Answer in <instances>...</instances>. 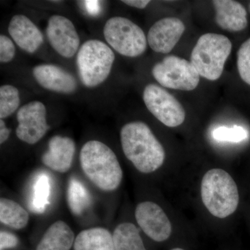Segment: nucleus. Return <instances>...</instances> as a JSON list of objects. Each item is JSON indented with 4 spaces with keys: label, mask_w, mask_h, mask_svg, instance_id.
<instances>
[{
    "label": "nucleus",
    "mask_w": 250,
    "mask_h": 250,
    "mask_svg": "<svg viewBox=\"0 0 250 250\" xmlns=\"http://www.w3.org/2000/svg\"><path fill=\"white\" fill-rule=\"evenodd\" d=\"M103 32L108 45L125 57H139L147 48V40L144 31L127 18H110L105 24Z\"/></svg>",
    "instance_id": "nucleus-6"
},
{
    "label": "nucleus",
    "mask_w": 250,
    "mask_h": 250,
    "mask_svg": "<svg viewBox=\"0 0 250 250\" xmlns=\"http://www.w3.org/2000/svg\"></svg>",
    "instance_id": "nucleus-32"
},
{
    "label": "nucleus",
    "mask_w": 250,
    "mask_h": 250,
    "mask_svg": "<svg viewBox=\"0 0 250 250\" xmlns=\"http://www.w3.org/2000/svg\"><path fill=\"white\" fill-rule=\"evenodd\" d=\"M51 181L48 174L39 172L34 178L31 188L29 208L36 213H42L49 205Z\"/></svg>",
    "instance_id": "nucleus-20"
},
{
    "label": "nucleus",
    "mask_w": 250,
    "mask_h": 250,
    "mask_svg": "<svg viewBox=\"0 0 250 250\" xmlns=\"http://www.w3.org/2000/svg\"><path fill=\"white\" fill-rule=\"evenodd\" d=\"M170 250H185L182 249V248H173V249H172Z\"/></svg>",
    "instance_id": "nucleus-31"
},
{
    "label": "nucleus",
    "mask_w": 250,
    "mask_h": 250,
    "mask_svg": "<svg viewBox=\"0 0 250 250\" xmlns=\"http://www.w3.org/2000/svg\"><path fill=\"white\" fill-rule=\"evenodd\" d=\"M143 98L149 112L166 126L177 127L185 121L186 112L182 104L162 87L147 85Z\"/></svg>",
    "instance_id": "nucleus-8"
},
{
    "label": "nucleus",
    "mask_w": 250,
    "mask_h": 250,
    "mask_svg": "<svg viewBox=\"0 0 250 250\" xmlns=\"http://www.w3.org/2000/svg\"><path fill=\"white\" fill-rule=\"evenodd\" d=\"M18 239L17 237L11 233L1 231L0 233V248L1 250L13 248L17 246Z\"/></svg>",
    "instance_id": "nucleus-27"
},
{
    "label": "nucleus",
    "mask_w": 250,
    "mask_h": 250,
    "mask_svg": "<svg viewBox=\"0 0 250 250\" xmlns=\"http://www.w3.org/2000/svg\"><path fill=\"white\" fill-rule=\"evenodd\" d=\"M121 141L125 156L139 172L152 173L164 164L165 149L146 123L136 121L124 125Z\"/></svg>",
    "instance_id": "nucleus-1"
},
{
    "label": "nucleus",
    "mask_w": 250,
    "mask_h": 250,
    "mask_svg": "<svg viewBox=\"0 0 250 250\" xmlns=\"http://www.w3.org/2000/svg\"><path fill=\"white\" fill-rule=\"evenodd\" d=\"M84 2L85 9L92 16H95L98 14L100 11V1H85Z\"/></svg>",
    "instance_id": "nucleus-28"
},
{
    "label": "nucleus",
    "mask_w": 250,
    "mask_h": 250,
    "mask_svg": "<svg viewBox=\"0 0 250 250\" xmlns=\"http://www.w3.org/2000/svg\"><path fill=\"white\" fill-rule=\"evenodd\" d=\"M213 139L222 142L239 143L248 137L246 129L240 126H219L213 131Z\"/></svg>",
    "instance_id": "nucleus-24"
},
{
    "label": "nucleus",
    "mask_w": 250,
    "mask_h": 250,
    "mask_svg": "<svg viewBox=\"0 0 250 250\" xmlns=\"http://www.w3.org/2000/svg\"><path fill=\"white\" fill-rule=\"evenodd\" d=\"M33 75L36 82L45 89L56 93L70 94L77 88L75 77L57 65L42 64L33 70Z\"/></svg>",
    "instance_id": "nucleus-13"
},
{
    "label": "nucleus",
    "mask_w": 250,
    "mask_h": 250,
    "mask_svg": "<svg viewBox=\"0 0 250 250\" xmlns=\"http://www.w3.org/2000/svg\"><path fill=\"white\" fill-rule=\"evenodd\" d=\"M122 1L128 6L140 9H145L150 3L149 0H125Z\"/></svg>",
    "instance_id": "nucleus-29"
},
{
    "label": "nucleus",
    "mask_w": 250,
    "mask_h": 250,
    "mask_svg": "<svg viewBox=\"0 0 250 250\" xmlns=\"http://www.w3.org/2000/svg\"><path fill=\"white\" fill-rule=\"evenodd\" d=\"M16 47L13 41L5 35L0 36V62H9L15 57Z\"/></svg>",
    "instance_id": "nucleus-26"
},
{
    "label": "nucleus",
    "mask_w": 250,
    "mask_h": 250,
    "mask_svg": "<svg viewBox=\"0 0 250 250\" xmlns=\"http://www.w3.org/2000/svg\"><path fill=\"white\" fill-rule=\"evenodd\" d=\"M231 49L232 43L227 36L208 33L197 41L190 55V62L200 76L216 81L223 74Z\"/></svg>",
    "instance_id": "nucleus-4"
},
{
    "label": "nucleus",
    "mask_w": 250,
    "mask_h": 250,
    "mask_svg": "<svg viewBox=\"0 0 250 250\" xmlns=\"http://www.w3.org/2000/svg\"><path fill=\"white\" fill-rule=\"evenodd\" d=\"M185 29L184 22L179 18H163L149 29L148 44L157 53H169L180 40Z\"/></svg>",
    "instance_id": "nucleus-12"
},
{
    "label": "nucleus",
    "mask_w": 250,
    "mask_h": 250,
    "mask_svg": "<svg viewBox=\"0 0 250 250\" xmlns=\"http://www.w3.org/2000/svg\"><path fill=\"white\" fill-rule=\"evenodd\" d=\"M46 34L51 46L62 57L72 58L80 48V36L68 18L52 16L47 23Z\"/></svg>",
    "instance_id": "nucleus-11"
},
{
    "label": "nucleus",
    "mask_w": 250,
    "mask_h": 250,
    "mask_svg": "<svg viewBox=\"0 0 250 250\" xmlns=\"http://www.w3.org/2000/svg\"><path fill=\"white\" fill-rule=\"evenodd\" d=\"M75 152V142L68 137L56 136L49 140L48 150L42 156L44 164L64 173L70 170Z\"/></svg>",
    "instance_id": "nucleus-15"
},
{
    "label": "nucleus",
    "mask_w": 250,
    "mask_h": 250,
    "mask_svg": "<svg viewBox=\"0 0 250 250\" xmlns=\"http://www.w3.org/2000/svg\"><path fill=\"white\" fill-rule=\"evenodd\" d=\"M75 243L71 228L62 220L49 227L36 250H70Z\"/></svg>",
    "instance_id": "nucleus-17"
},
{
    "label": "nucleus",
    "mask_w": 250,
    "mask_h": 250,
    "mask_svg": "<svg viewBox=\"0 0 250 250\" xmlns=\"http://www.w3.org/2000/svg\"><path fill=\"white\" fill-rule=\"evenodd\" d=\"M200 195L207 210L215 218L233 214L239 204V192L231 174L221 168L210 169L201 181Z\"/></svg>",
    "instance_id": "nucleus-3"
},
{
    "label": "nucleus",
    "mask_w": 250,
    "mask_h": 250,
    "mask_svg": "<svg viewBox=\"0 0 250 250\" xmlns=\"http://www.w3.org/2000/svg\"><path fill=\"white\" fill-rule=\"evenodd\" d=\"M8 30L18 47L28 53H34L43 42L40 29L24 15L14 16L10 21Z\"/></svg>",
    "instance_id": "nucleus-14"
},
{
    "label": "nucleus",
    "mask_w": 250,
    "mask_h": 250,
    "mask_svg": "<svg viewBox=\"0 0 250 250\" xmlns=\"http://www.w3.org/2000/svg\"><path fill=\"white\" fill-rule=\"evenodd\" d=\"M135 217L141 229L153 241H166L172 234L170 219L160 206L154 202L139 204L135 210Z\"/></svg>",
    "instance_id": "nucleus-10"
},
{
    "label": "nucleus",
    "mask_w": 250,
    "mask_h": 250,
    "mask_svg": "<svg viewBox=\"0 0 250 250\" xmlns=\"http://www.w3.org/2000/svg\"><path fill=\"white\" fill-rule=\"evenodd\" d=\"M237 67L242 80L250 85V39L240 47L237 54Z\"/></svg>",
    "instance_id": "nucleus-25"
},
{
    "label": "nucleus",
    "mask_w": 250,
    "mask_h": 250,
    "mask_svg": "<svg viewBox=\"0 0 250 250\" xmlns=\"http://www.w3.org/2000/svg\"><path fill=\"white\" fill-rule=\"evenodd\" d=\"M80 164L86 177L101 190L113 191L121 185V166L115 153L104 143H85L81 150Z\"/></svg>",
    "instance_id": "nucleus-2"
},
{
    "label": "nucleus",
    "mask_w": 250,
    "mask_h": 250,
    "mask_svg": "<svg viewBox=\"0 0 250 250\" xmlns=\"http://www.w3.org/2000/svg\"><path fill=\"white\" fill-rule=\"evenodd\" d=\"M29 216L27 210L17 202L8 199L0 200V220L10 228L21 229L27 226Z\"/></svg>",
    "instance_id": "nucleus-21"
},
{
    "label": "nucleus",
    "mask_w": 250,
    "mask_h": 250,
    "mask_svg": "<svg viewBox=\"0 0 250 250\" xmlns=\"http://www.w3.org/2000/svg\"><path fill=\"white\" fill-rule=\"evenodd\" d=\"M212 2L215 10V22L219 27L233 32L246 29L247 11L241 3L233 0H215Z\"/></svg>",
    "instance_id": "nucleus-16"
},
{
    "label": "nucleus",
    "mask_w": 250,
    "mask_h": 250,
    "mask_svg": "<svg viewBox=\"0 0 250 250\" xmlns=\"http://www.w3.org/2000/svg\"><path fill=\"white\" fill-rule=\"evenodd\" d=\"M46 113L45 105L39 101L31 102L20 108L16 129L18 139L30 145L39 142L49 129Z\"/></svg>",
    "instance_id": "nucleus-9"
},
{
    "label": "nucleus",
    "mask_w": 250,
    "mask_h": 250,
    "mask_svg": "<svg viewBox=\"0 0 250 250\" xmlns=\"http://www.w3.org/2000/svg\"><path fill=\"white\" fill-rule=\"evenodd\" d=\"M11 130L6 127L4 121L2 119L0 121V143L2 144L9 139Z\"/></svg>",
    "instance_id": "nucleus-30"
},
{
    "label": "nucleus",
    "mask_w": 250,
    "mask_h": 250,
    "mask_svg": "<svg viewBox=\"0 0 250 250\" xmlns=\"http://www.w3.org/2000/svg\"><path fill=\"white\" fill-rule=\"evenodd\" d=\"M114 61V52L105 42L85 41L79 49L76 59L81 82L88 88L101 84L109 76Z\"/></svg>",
    "instance_id": "nucleus-5"
},
{
    "label": "nucleus",
    "mask_w": 250,
    "mask_h": 250,
    "mask_svg": "<svg viewBox=\"0 0 250 250\" xmlns=\"http://www.w3.org/2000/svg\"><path fill=\"white\" fill-rule=\"evenodd\" d=\"M67 202L72 213L81 215L91 203V197L83 184L72 177L69 181Z\"/></svg>",
    "instance_id": "nucleus-22"
},
{
    "label": "nucleus",
    "mask_w": 250,
    "mask_h": 250,
    "mask_svg": "<svg viewBox=\"0 0 250 250\" xmlns=\"http://www.w3.org/2000/svg\"><path fill=\"white\" fill-rule=\"evenodd\" d=\"M113 237L115 250H147L134 224L124 223L118 225Z\"/></svg>",
    "instance_id": "nucleus-19"
},
{
    "label": "nucleus",
    "mask_w": 250,
    "mask_h": 250,
    "mask_svg": "<svg viewBox=\"0 0 250 250\" xmlns=\"http://www.w3.org/2000/svg\"><path fill=\"white\" fill-rule=\"evenodd\" d=\"M152 75L162 86L190 91L200 83V75L191 62L177 56H167L153 67Z\"/></svg>",
    "instance_id": "nucleus-7"
},
{
    "label": "nucleus",
    "mask_w": 250,
    "mask_h": 250,
    "mask_svg": "<svg viewBox=\"0 0 250 250\" xmlns=\"http://www.w3.org/2000/svg\"><path fill=\"white\" fill-rule=\"evenodd\" d=\"M21 103L19 91L15 86L4 85L0 87V118H7L18 109Z\"/></svg>",
    "instance_id": "nucleus-23"
},
{
    "label": "nucleus",
    "mask_w": 250,
    "mask_h": 250,
    "mask_svg": "<svg viewBox=\"0 0 250 250\" xmlns=\"http://www.w3.org/2000/svg\"><path fill=\"white\" fill-rule=\"evenodd\" d=\"M75 250H115L113 237L107 229L95 228L79 233L74 243Z\"/></svg>",
    "instance_id": "nucleus-18"
}]
</instances>
